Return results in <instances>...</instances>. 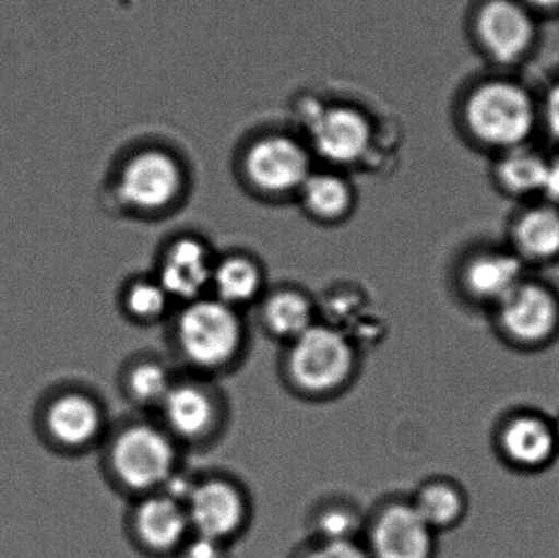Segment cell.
<instances>
[{"label":"cell","mask_w":559,"mask_h":558,"mask_svg":"<svg viewBox=\"0 0 559 558\" xmlns=\"http://www.w3.org/2000/svg\"><path fill=\"white\" fill-rule=\"evenodd\" d=\"M292 115L289 124L318 164L352 174L380 169L397 146L394 127L354 98L302 92L293 100Z\"/></svg>","instance_id":"cell-1"},{"label":"cell","mask_w":559,"mask_h":558,"mask_svg":"<svg viewBox=\"0 0 559 558\" xmlns=\"http://www.w3.org/2000/svg\"><path fill=\"white\" fill-rule=\"evenodd\" d=\"M170 346L187 373L215 380L245 359L249 330L245 313L212 295L179 305L169 318Z\"/></svg>","instance_id":"cell-2"},{"label":"cell","mask_w":559,"mask_h":558,"mask_svg":"<svg viewBox=\"0 0 559 558\" xmlns=\"http://www.w3.org/2000/svg\"><path fill=\"white\" fill-rule=\"evenodd\" d=\"M193 174L173 144L146 140L131 147L114 176V199L121 212L138 219L167 218L186 205Z\"/></svg>","instance_id":"cell-3"},{"label":"cell","mask_w":559,"mask_h":558,"mask_svg":"<svg viewBox=\"0 0 559 558\" xmlns=\"http://www.w3.org/2000/svg\"><path fill=\"white\" fill-rule=\"evenodd\" d=\"M316 164L305 138L286 123L251 131L238 144L233 169L252 199L283 205L295 202Z\"/></svg>","instance_id":"cell-4"},{"label":"cell","mask_w":559,"mask_h":558,"mask_svg":"<svg viewBox=\"0 0 559 558\" xmlns=\"http://www.w3.org/2000/svg\"><path fill=\"white\" fill-rule=\"evenodd\" d=\"M360 364V346L341 328L319 320L283 346L280 372L293 395L329 402L354 385Z\"/></svg>","instance_id":"cell-5"},{"label":"cell","mask_w":559,"mask_h":558,"mask_svg":"<svg viewBox=\"0 0 559 558\" xmlns=\"http://www.w3.org/2000/svg\"><path fill=\"white\" fill-rule=\"evenodd\" d=\"M180 452L182 448L156 418L133 419L111 435L108 474L133 500L156 494L179 471Z\"/></svg>","instance_id":"cell-6"},{"label":"cell","mask_w":559,"mask_h":558,"mask_svg":"<svg viewBox=\"0 0 559 558\" xmlns=\"http://www.w3.org/2000/svg\"><path fill=\"white\" fill-rule=\"evenodd\" d=\"M463 123L478 143L509 151L524 146L537 127L538 110L528 88L508 79L481 82L468 92Z\"/></svg>","instance_id":"cell-7"},{"label":"cell","mask_w":559,"mask_h":558,"mask_svg":"<svg viewBox=\"0 0 559 558\" xmlns=\"http://www.w3.org/2000/svg\"><path fill=\"white\" fill-rule=\"evenodd\" d=\"M156 419L180 448H203L225 431L228 405L212 379L187 373L177 377Z\"/></svg>","instance_id":"cell-8"},{"label":"cell","mask_w":559,"mask_h":558,"mask_svg":"<svg viewBox=\"0 0 559 558\" xmlns=\"http://www.w3.org/2000/svg\"><path fill=\"white\" fill-rule=\"evenodd\" d=\"M192 533L235 546L248 533L252 501L245 485L223 474L197 477L186 501Z\"/></svg>","instance_id":"cell-9"},{"label":"cell","mask_w":559,"mask_h":558,"mask_svg":"<svg viewBox=\"0 0 559 558\" xmlns=\"http://www.w3.org/2000/svg\"><path fill=\"white\" fill-rule=\"evenodd\" d=\"M439 534L407 498H388L367 514L364 543L370 558H436Z\"/></svg>","instance_id":"cell-10"},{"label":"cell","mask_w":559,"mask_h":558,"mask_svg":"<svg viewBox=\"0 0 559 558\" xmlns=\"http://www.w3.org/2000/svg\"><path fill=\"white\" fill-rule=\"evenodd\" d=\"M216 256L218 252L205 236L176 233L157 251L153 274L179 307L210 294Z\"/></svg>","instance_id":"cell-11"},{"label":"cell","mask_w":559,"mask_h":558,"mask_svg":"<svg viewBox=\"0 0 559 558\" xmlns=\"http://www.w3.org/2000/svg\"><path fill=\"white\" fill-rule=\"evenodd\" d=\"M127 533L141 556L174 558L192 536L186 504L163 491L134 498L127 518Z\"/></svg>","instance_id":"cell-12"},{"label":"cell","mask_w":559,"mask_h":558,"mask_svg":"<svg viewBox=\"0 0 559 558\" xmlns=\"http://www.w3.org/2000/svg\"><path fill=\"white\" fill-rule=\"evenodd\" d=\"M496 320L514 344L538 347L554 341L559 331V298L554 288L525 278L498 307Z\"/></svg>","instance_id":"cell-13"},{"label":"cell","mask_w":559,"mask_h":558,"mask_svg":"<svg viewBox=\"0 0 559 558\" xmlns=\"http://www.w3.org/2000/svg\"><path fill=\"white\" fill-rule=\"evenodd\" d=\"M475 33L489 58L514 64L534 48L537 23L519 0H485L475 15Z\"/></svg>","instance_id":"cell-14"},{"label":"cell","mask_w":559,"mask_h":558,"mask_svg":"<svg viewBox=\"0 0 559 558\" xmlns=\"http://www.w3.org/2000/svg\"><path fill=\"white\" fill-rule=\"evenodd\" d=\"M358 186L354 174L337 167L316 164L302 182L295 205L318 226L334 228L344 225L357 212Z\"/></svg>","instance_id":"cell-15"},{"label":"cell","mask_w":559,"mask_h":558,"mask_svg":"<svg viewBox=\"0 0 559 558\" xmlns=\"http://www.w3.org/2000/svg\"><path fill=\"white\" fill-rule=\"evenodd\" d=\"M527 264L512 249H488L469 256L462 268V288L473 301L495 310L525 281Z\"/></svg>","instance_id":"cell-16"},{"label":"cell","mask_w":559,"mask_h":558,"mask_svg":"<svg viewBox=\"0 0 559 558\" xmlns=\"http://www.w3.org/2000/svg\"><path fill=\"white\" fill-rule=\"evenodd\" d=\"M255 308L262 331L282 346L321 320V308L316 298L295 284L269 285Z\"/></svg>","instance_id":"cell-17"},{"label":"cell","mask_w":559,"mask_h":558,"mask_svg":"<svg viewBox=\"0 0 559 558\" xmlns=\"http://www.w3.org/2000/svg\"><path fill=\"white\" fill-rule=\"evenodd\" d=\"M502 455L521 471L548 467L559 452L557 425L537 413H522L509 419L499 436Z\"/></svg>","instance_id":"cell-18"},{"label":"cell","mask_w":559,"mask_h":558,"mask_svg":"<svg viewBox=\"0 0 559 558\" xmlns=\"http://www.w3.org/2000/svg\"><path fill=\"white\" fill-rule=\"evenodd\" d=\"M267 288V271L258 256L245 249L218 252L209 295L245 313L259 304Z\"/></svg>","instance_id":"cell-19"},{"label":"cell","mask_w":559,"mask_h":558,"mask_svg":"<svg viewBox=\"0 0 559 558\" xmlns=\"http://www.w3.org/2000/svg\"><path fill=\"white\" fill-rule=\"evenodd\" d=\"M46 428L59 446L78 451L91 448L104 436V408L87 393H62L48 406Z\"/></svg>","instance_id":"cell-20"},{"label":"cell","mask_w":559,"mask_h":558,"mask_svg":"<svg viewBox=\"0 0 559 558\" xmlns=\"http://www.w3.org/2000/svg\"><path fill=\"white\" fill-rule=\"evenodd\" d=\"M512 251L525 264H545L559 259V206H531L512 225Z\"/></svg>","instance_id":"cell-21"},{"label":"cell","mask_w":559,"mask_h":558,"mask_svg":"<svg viewBox=\"0 0 559 558\" xmlns=\"http://www.w3.org/2000/svg\"><path fill=\"white\" fill-rule=\"evenodd\" d=\"M407 500L437 534L459 526L468 508L465 491L449 478L423 482Z\"/></svg>","instance_id":"cell-22"},{"label":"cell","mask_w":559,"mask_h":558,"mask_svg":"<svg viewBox=\"0 0 559 558\" xmlns=\"http://www.w3.org/2000/svg\"><path fill=\"white\" fill-rule=\"evenodd\" d=\"M179 373L156 356H141L124 367V395L136 408L156 413Z\"/></svg>","instance_id":"cell-23"},{"label":"cell","mask_w":559,"mask_h":558,"mask_svg":"<svg viewBox=\"0 0 559 558\" xmlns=\"http://www.w3.org/2000/svg\"><path fill=\"white\" fill-rule=\"evenodd\" d=\"M120 307L124 317L140 327L169 321L177 308L153 272L128 278L121 288Z\"/></svg>","instance_id":"cell-24"},{"label":"cell","mask_w":559,"mask_h":558,"mask_svg":"<svg viewBox=\"0 0 559 558\" xmlns=\"http://www.w3.org/2000/svg\"><path fill=\"white\" fill-rule=\"evenodd\" d=\"M550 163L544 154L524 146L504 151L495 166L496 182L514 197L544 193Z\"/></svg>","instance_id":"cell-25"},{"label":"cell","mask_w":559,"mask_h":558,"mask_svg":"<svg viewBox=\"0 0 559 558\" xmlns=\"http://www.w3.org/2000/svg\"><path fill=\"white\" fill-rule=\"evenodd\" d=\"M367 514L345 498L321 501L308 518L309 537L332 541L361 539Z\"/></svg>","instance_id":"cell-26"},{"label":"cell","mask_w":559,"mask_h":558,"mask_svg":"<svg viewBox=\"0 0 559 558\" xmlns=\"http://www.w3.org/2000/svg\"><path fill=\"white\" fill-rule=\"evenodd\" d=\"M288 558H370L361 539L332 541L306 537Z\"/></svg>","instance_id":"cell-27"},{"label":"cell","mask_w":559,"mask_h":558,"mask_svg":"<svg viewBox=\"0 0 559 558\" xmlns=\"http://www.w3.org/2000/svg\"><path fill=\"white\" fill-rule=\"evenodd\" d=\"M174 558H233V546L192 533Z\"/></svg>","instance_id":"cell-28"},{"label":"cell","mask_w":559,"mask_h":558,"mask_svg":"<svg viewBox=\"0 0 559 558\" xmlns=\"http://www.w3.org/2000/svg\"><path fill=\"white\" fill-rule=\"evenodd\" d=\"M544 117L551 136L559 140V81L548 91L545 98Z\"/></svg>","instance_id":"cell-29"},{"label":"cell","mask_w":559,"mask_h":558,"mask_svg":"<svg viewBox=\"0 0 559 558\" xmlns=\"http://www.w3.org/2000/svg\"><path fill=\"white\" fill-rule=\"evenodd\" d=\"M544 193L550 200L548 203L559 206V163H550Z\"/></svg>","instance_id":"cell-30"},{"label":"cell","mask_w":559,"mask_h":558,"mask_svg":"<svg viewBox=\"0 0 559 558\" xmlns=\"http://www.w3.org/2000/svg\"><path fill=\"white\" fill-rule=\"evenodd\" d=\"M528 5L537 7L542 10L559 9V0H524Z\"/></svg>","instance_id":"cell-31"},{"label":"cell","mask_w":559,"mask_h":558,"mask_svg":"<svg viewBox=\"0 0 559 558\" xmlns=\"http://www.w3.org/2000/svg\"><path fill=\"white\" fill-rule=\"evenodd\" d=\"M555 425H557V431H558V438H559V422L555 423Z\"/></svg>","instance_id":"cell-32"}]
</instances>
